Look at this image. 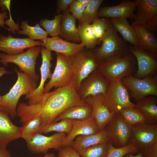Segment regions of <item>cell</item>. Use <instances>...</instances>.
Returning a JSON list of instances; mask_svg holds the SVG:
<instances>
[{
  "mask_svg": "<svg viewBox=\"0 0 157 157\" xmlns=\"http://www.w3.org/2000/svg\"><path fill=\"white\" fill-rule=\"evenodd\" d=\"M85 103L78 95L72 81L67 86L44 94L42 100L38 103L30 105L19 103L17 108V116L22 124L34 118H39L41 130L52 123L67 108Z\"/></svg>",
  "mask_w": 157,
  "mask_h": 157,
  "instance_id": "cell-1",
  "label": "cell"
},
{
  "mask_svg": "<svg viewBox=\"0 0 157 157\" xmlns=\"http://www.w3.org/2000/svg\"><path fill=\"white\" fill-rule=\"evenodd\" d=\"M17 80L9 91L2 96L0 110L7 113L13 118L17 116V104L23 95L33 92L37 88V81L27 74L14 69Z\"/></svg>",
  "mask_w": 157,
  "mask_h": 157,
  "instance_id": "cell-2",
  "label": "cell"
},
{
  "mask_svg": "<svg viewBox=\"0 0 157 157\" xmlns=\"http://www.w3.org/2000/svg\"><path fill=\"white\" fill-rule=\"evenodd\" d=\"M102 42L96 57L99 66L108 60L124 57L130 53L129 47L119 36L110 20Z\"/></svg>",
  "mask_w": 157,
  "mask_h": 157,
  "instance_id": "cell-3",
  "label": "cell"
},
{
  "mask_svg": "<svg viewBox=\"0 0 157 157\" xmlns=\"http://www.w3.org/2000/svg\"><path fill=\"white\" fill-rule=\"evenodd\" d=\"M137 66L136 58L130 52L124 57L108 60L99 65L97 68L103 77L110 81L121 80L132 75Z\"/></svg>",
  "mask_w": 157,
  "mask_h": 157,
  "instance_id": "cell-4",
  "label": "cell"
},
{
  "mask_svg": "<svg viewBox=\"0 0 157 157\" xmlns=\"http://www.w3.org/2000/svg\"><path fill=\"white\" fill-rule=\"evenodd\" d=\"M98 48L84 49L71 56L74 70L73 83L77 92L81 81L96 70L99 65L96 61Z\"/></svg>",
  "mask_w": 157,
  "mask_h": 157,
  "instance_id": "cell-5",
  "label": "cell"
},
{
  "mask_svg": "<svg viewBox=\"0 0 157 157\" xmlns=\"http://www.w3.org/2000/svg\"><path fill=\"white\" fill-rule=\"evenodd\" d=\"M56 62L54 72L49 82L44 86V93L56 89L69 85L73 80L74 70L70 56L56 53Z\"/></svg>",
  "mask_w": 157,
  "mask_h": 157,
  "instance_id": "cell-6",
  "label": "cell"
},
{
  "mask_svg": "<svg viewBox=\"0 0 157 157\" xmlns=\"http://www.w3.org/2000/svg\"><path fill=\"white\" fill-rule=\"evenodd\" d=\"M103 104L113 113L124 108L135 107V104L130 101L128 90L121 80L109 81Z\"/></svg>",
  "mask_w": 157,
  "mask_h": 157,
  "instance_id": "cell-7",
  "label": "cell"
},
{
  "mask_svg": "<svg viewBox=\"0 0 157 157\" xmlns=\"http://www.w3.org/2000/svg\"><path fill=\"white\" fill-rule=\"evenodd\" d=\"M40 49L39 46L33 47L26 51L15 55L0 53V63L6 66L9 63H14L18 66L20 71H22L37 81L39 77L35 72V67Z\"/></svg>",
  "mask_w": 157,
  "mask_h": 157,
  "instance_id": "cell-8",
  "label": "cell"
},
{
  "mask_svg": "<svg viewBox=\"0 0 157 157\" xmlns=\"http://www.w3.org/2000/svg\"><path fill=\"white\" fill-rule=\"evenodd\" d=\"M132 127L124 120L119 112L114 113L104 129L108 142L114 147H124L129 143Z\"/></svg>",
  "mask_w": 157,
  "mask_h": 157,
  "instance_id": "cell-9",
  "label": "cell"
},
{
  "mask_svg": "<svg viewBox=\"0 0 157 157\" xmlns=\"http://www.w3.org/2000/svg\"><path fill=\"white\" fill-rule=\"evenodd\" d=\"M121 81L136 102L149 95L157 97L156 76L140 79L132 75L122 78Z\"/></svg>",
  "mask_w": 157,
  "mask_h": 157,
  "instance_id": "cell-10",
  "label": "cell"
},
{
  "mask_svg": "<svg viewBox=\"0 0 157 157\" xmlns=\"http://www.w3.org/2000/svg\"><path fill=\"white\" fill-rule=\"evenodd\" d=\"M157 142V124H138L132 127L129 143L141 153L149 146Z\"/></svg>",
  "mask_w": 157,
  "mask_h": 157,
  "instance_id": "cell-11",
  "label": "cell"
},
{
  "mask_svg": "<svg viewBox=\"0 0 157 157\" xmlns=\"http://www.w3.org/2000/svg\"><path fill=\"white\" fill-rule=\"evenodd\" d=\"M137 13L131 25H142L150 31H156L157 26V0H136Z\"/></svg>",
  "mask_w": 157,
  "mask_h": 157,
  "instance_id": "cell-12",
  "label": "cell"
},
{
  "mask_svg": "<svg viewBox=\"0 0 157 157\" xmlns=\"http://www.w3.org/2000/svg\"><path fill=\"white\" fill-rule=\"evenodd\" d=\"M137 61L136 78L142 79L154 75L157 71V56L139 47H129Z\"/></svg>",
  "mask_w": 157,
  "mask_h": 157,
  "instance_id": "cell-13",
  "label": "cell"
},
{
  "mask_svg": "<svg viewBox=\"0 0 157 157\" xmlns=\"http://www.w3.org/2000/svg\"><path fill=\"white\" fill-rule=\"evenodd\" d=\"M67 135L64 133H57L47 136L38 133L26 142V146L31 152L34 154H46L52 148L59 150L63 147V142Z\"/></svg>",
  "mask_w": 157,
  "mask_h": 157,
  "instance_id": "cell-14",
  "label": "cell"
},
{
  "mask_svg": "<svg viewBox=\"0 0 157 157\" xmlns=\"http://www.w3.org/2000/svg\"><path fill=\"white\" fill-rule=\"evenodd\" d=\"M40 52L41 53L42 63L40 68L41 80L38 87L33 92L25 95V99L28 100V105L34 104L40 102L44 94L45 83L48 78H50L52 74L50 68L52 66L51 61L53 58L51 51L41 46Z\"/></svg>",
  "mask_w": 157,
  "mask_h": 157,
  "instance_id": "cell-15",
  "label": "cell"
},
{
  "mask_svg": "<svg viewBox=\"0 0 157 157\" xmlns=\"http://www.w3.org/2000/svg\"><path fill=\"white\" fill-rule=\"evenodd\" d=\"M109 81L105 78L98 68L81 82L77 93L83 100L88 97L106 94Z\"/></svg>",
  "mask_w": 157,
  "mask_h": 157,
  "instance_id": "cell-16",
  "label": "cell"
},
{
  "mask_svg": "<svg viewBox=\"0 0 157 157\" xmlns=\"http://www.w3.org/2000/svg\"><path fill=\"white\" fill-rule=\"evenodd\" d=\"M43 42L32 40L29 38H19L8 35H0V51L9 55H15L24 52V50L30 47L42 45Z\"/></svg>",
  "mask_w": 157,
  "mask_h": 157,
  "instance_id": "cell-17",
  "label": "cell"
},
{
  "mask_svg": "<svg viewBox=\"0 0 157 157\" xmlns=\"http://www.w3.org/2000/svg\"><path fill=\"white\" fill-rule=\"evenodd\" d=\"M100 131L96 120L92 117L83 120L74 119L70 132L63 141V147L70 146L75 138L79 135L95 134Z\"/></svg>",
  "mask_w": 157,
  "mask_h": 157,
  "instance_id": "cell-18",
  "label": "cell"
},
{
  "mask_svg": "<svg viewBox=\"0 0 157 157\" xmlns=\"http://www.w3.org/2000/svg\"><path fill=\"white\" fill-rule=\"evenodd\" d=\"M104 94L90 96L84 100L91 106L92 117L96 120L100 131L103 129L114 113H110L103 104Z\"/></svg>",
  "mask_w": 157,
  "mask_h": 157,
  "instance_id": "cell-19",
  "label": "cell"
},
{
  "mask_svg": "<svg viewBox=\"0 0 157 157\" xmlns=\"http://www.w3.org/2000/svg\"><path fill=\"white\" fill-rule=\"evenodd\" d=\"M136 8L135 0H123L117 5L100 8L98 17L132 19Z\"/></svg>",
  "mask_w": 157,
  "mask_h": 157,
  "instance_id": "cell-20",
  "label": "cell"
},
{
  "mask_svg": "<svg viewBox=\"0 0 157 157\" xmlns=\"http://www.w3.org/2000/svg\"><path fill=\"white\" fill-rule=\"evenodd\" d=\"M42 42L41 46L48 50L68 56H72L85 48L84 45L81 43L76 44L71 42L62 39L59 36L47 37Z\"/></svg>",
  "mask_w": 157,
  "mask_h": 157,
  "instance_id": "cell-21",
  "label": "cell"
},
{
  "mask_svg": "<svg viewBox=\"0 0 157 157\" xmlns=\"http://www.w3.org/2000/svg\"><path fill=\"white\" fill-rule=\"evenodd\" d=\"M22 127L14 124L9 115L0 110V146L6 148L12 141L21 138Z\"/></svg>",
  "mask_w": 157,
  "mask_h": 157,
  "instance_id": "cell-22",
  "label": "cell"
},
{
  "mask_svg": "<svg viewBox=\"0 0 157 157\" xmlns=\"http://www.w3.org/2000/svg\"><path fill=\"white\" fill-rule=\"evenodd\" d=\"M62 15L59 37L69 42H81L76 25V18L69 12V8L63 11Z\"/></svg>",
  "mask_w": 157,
  "mask_h": 157,
  "instance_id": "cell-23",
  "label": "cell"
},
{
  "mask_svg": "<svg viewBox=\"0 0 157 157\" xmlns=\"http://www.w3.org/2000/svg\"><path fill=\"white\" fill-rule=\"evenodd\" d=\"M135 107L144 117L145 123L157 124V99L155 97H147L137 102Z\"/></svg>",
  "mask_w": 157,
  "mask_h": 157,
  "instance_id": "cell-24",
  "label": "cell"
},
{
  "mask_svg": "<svg viewBox=\"0 0 157 157\" xmlns=\"http://www.w3.org/2000/svg\"><path fill=\"white\" fill-rule=\"evenodd\" d=\"M108 142L106 133L103 129L95 134L77 136L70 146L79 151L94 145Z\"/></svg>",
  "mask_w": 157,
  "mask_h": 157,
  "instance_id": "cell-25",
  "label": "cell"
},
{
  "mask_svg": "<svg viewBox=\"0 0 157 157\" xmlns=\"http://www.w3.org/2000/svg\"><path fill=\"white\" fill-rule=\"evenodd\" d=\"M110 20L115 30L120 34L125 41L131 44L133 46L138 47L134 27L129 23L127 19L111 18Z\"/></svg>",
  "mask_w": 157,
  "mask_h": 157,
  "instance_id": "cell-26",
  "label": "cell"
},
{
  "mask_svg": "<svg viewBox=\"0 0 157 157\" xmlns=\"http://www.w3.org/2000/svg\"><path fill=\"white\" fill-rule=\"evenodd\" d=\"M92 114V107L85 102L83 104L74 106L67 108L56 118L52 122H57L65 119L85 120L91 117Z\"/></svg>",
  "mask_w": 157,
  "mask_h": 157,
  "instance_id": "cell-27",
  "label": "cell"
},
{
  "mask_svg": "<svg viewBox=\"0 0 157 157\" xmlns=\"http://www.w3.org/2000/svg\"><path fill=\"white\" fill-rule=\"evenodd\" d=\"M133 26L138 41V47L153 53H157V39L151 32L142 25Z\"/></svg>",
  "mask_w": 157,
  "mask_h": 157,
  "instance_id": "cell-28",
  "label": "cell"
},
{
  "mask_svg": "<svg viewBox=\"0 0 157 157\" xmlns=\"http://www.w3.org/2000/svg\"><path fill=\"white\" fill-rule=\"evenodd\" d=\"M77 29L81 43L84 45L85 49H93L100 43L94 32L91 24L80 22Z\"/></svg>",
  "mask_w": 157,
  "mask_h": 157,
  "instance_id": "cell-29",
  "label": "cell"
},
{
  "mask_svg": "<svg viewBox=\"0 0 157 157\" xmlns=\"http://www.w3.org/2000/svg\"><path fill=\"white\" fill-rule=\"evenodd\" d=\"M28 22L27 20L21 22L20 28L22 30L17 31L18 34L26 35L32 40H38L42 42L47 38L49 35L41 28L39 24L36 23L35 26H32L28 24Z\"/></svg>",
  "mask_w": 157,
  "mask_h": 157,
  "instance_id": "cell-30",
  "label": "cell"
},
{
  "mask_svg": "<svg viewBox=\"0 0 157 157\" xmlns=\"http://www.w3.org/2000/svg\"><path fill=\"white\" fill-rule=\"evenodd\" d=\"M119 112L125 122L131 126L138 124L145 123L144 117L135 107L124 108Z\"/></svg>",
  "mask_w": 157,
  "mask_h": 157,
  "instance_id": "cell-31",
  "label": "cell"
},
{
  "mask_svg": "<svg viewBox=\"0 0 157 157\" xmlns=\"http://www.w3.org/2000/svg\"><path fill=\"white\" fill-rule=\"evenodd\" d=\"M74 119H63L56 122H52L44 127L40 131L41 133H47L54 131L58 133H64L68 134L70 132Z\"/></svg>",
  "mask_w": 157,
  "mask_h": 157,
  "instance_id": "cell-32",
  "label": "cell"
},
{
  "mask_svg": "<svg viewBox=\"0 0 157 157\" xmlns=\"http://www.w3.org/2000/svg\"><path fill=\"white\" fill-rule=\"evenodd\" d=\"M41 129L40 119L35 118L22 124L21 138L26 142L30 141L35 135L39 133Z\"/></svg>",
  "mask_w": 157,
  "mask_h": 157,
  "instance_id": "cell-33",
  "label": "cell"
},
{
  "mask_svg": "<svg viewBox=\"0 0 157 157\" xmlns=\"http://www.w3.org/2000/svg\"><path fill=\"white\" fill-rule=\"evenodd\" d=\"M62 14L55 15L53 19H42L39 24L42 27L49 35L52 37L59 36L61 27Z\"/></svg>",
  "mask_w": 157,
  "mask_h": 157,
  "instance_id": "cell-34",
  "label": "cell"
},
{
  "mask_svg": "<svg viewBox=\"0 0 157 157\" xmlns=\"http://www.w3.org/2000/svg\"><path fill=\"white\" fill-rule=\"evenodd\" d=\"M108 142L94 145L78 152L81 157H106L108 151Z\"/></svg>",
  "mask_w": 157,
  "mask_h": 157,
  "instance_id": "cell-35",
  "label": "cell"
},
{
  "mask_svg": "<svg viewBox=\"0 0 157 157\" xmlns=\"http://www.w3.org/2000/svg\"><path fill=\"white\" fill-rule=\"evenodd\" d=\"M104 0H92L90 5L86 8L82 17L79 22H85L91 24L98 15L100 6Z\"/></svg>",
  "mask_w": 157,
  "mask_h": 157,
  "instance_id": "cell-36",
  "label": "cell"
},
{
  "mask_svg": "<svg viewBox=\"0 0 157 157\" xmlns=\"http://www.w3.org/2000/svg\"><path fill=\"white\" fill-rule=\"evenodd\" d=\"M108 151L106 157H123L130 153H137V150L131 144H129L123 147L117 148L108 143Z\"/></svg>",
  "mask_w": 157,
  "mask_h": 157,
  "instance_id": "cell-37",
  "label": "cell"
},
{
  "mask_svg": "<svg viewBox=\"0 0 157 157\" xmlns=\"http://www.w3.org/2000/svg\"><path fill=\"white\" fill-rule=\"evenodd\" d=\"M109 21V20L104 18L97 17L94 19L91 24L96 37L100 42H102Z\"/></svg>",
  "mask_w": 157,
  "mask_h": 157,
  "instance_id": "cell-38",
  "label": "cell"
},
{
  "mask_svg": "<svg viewBox=\"0 0 157 157\" xmlns=\"http://www.w3.org/2000/svg\"><path fill=\"white\" fill-rule=\"evenodd\" d=\"M85 9V8L77 0H74L69 8V12L79 21L81 19Z\"/></svg>",
  "mask_w": 157,
  "mask_h": 157,
  "instance_id": "cell-39",
  "label": "cell"
},
{
  "mask_svg": "<svg viewBox=\"0 0 157 157\" xmlns=\"http://www.w3.org/2000/svg\"><path fill=\"white\" fill-rule=\"evenodd\" d=\"M58 157H81L79 152L71 146L65 147L59 150Z\"/></svg>",
  "mask_w": 157,
  "mask_h": 157,
  "instance_id": "cell-40",
  "label": "cell"
},
{
  "mask_svg": "<svg viewBox=\"0 0 157 157\" xmlns=\"http://www.w3.org/2000/svg\"><path fill=\"white\" fill-rule=\"evenodd\" d=\"M140 154L143 157H157V142L149 146Z\"/></svg>",
  "mask_w": 157,
  "mask_h": 157,
  "instance_id": "cell-41",
  "label": "cell"
},
{
  "mask_svg": "<svg viewBox=\"0 0 157 157\" xmlns=\"http://www.w3.org/2000/svg\"><path fill=\"white\" fill-rule=\"evenodd\" d=\"M74 0H58L57 1L56 13L59 14L62 11H64L68 8V7Z\"/></svg>",
  "mask_w": 157,
  "mask_h": 157,
  "instance_id": "cell-42",
  "label": "cell"
},
{
  "mask_svg": "<svg viewBox=\"0 0 157 157\" xmlns=\"http://www.w3.org/2000/svg\"><path fill=\"white\" fill-rule=\"evenodd\" d=\"M5 20L6 24L9 27V29L14 34L16 33L15 31L17 32L20 30L18 21L17 24H15L14 21H11L7 19Z\"/></svg>",
  "mask_w": 157,
  "mask_h": 157,
  "instance_id": "cell-43",
  "label": "cell"
},
{
  "mask_svg": "<svg viewBox=\"0 0 157 157\" xmlns=\"http://www.w3.org/2000/svg\"><path fill=\"white\" fill-rule=\"evenodd\" d=\"M8 18L7 12L0 13V26L11 32V31L9 28L6 27L4 25V24H6L4 19H7Z\"/></svg>",
  "mask_w": 157,
  "mask_h": 157,
  "instance_id": "cell-44",
  "label": "cell"
},
{
  "mask_svg": "<svg viewBox=\"0 0 157 157\" xmlns=\"http://www.w3.org/2000/svg\"><path fill=\"white\" fill-rule=\"evenodd\" d=\"M11 154L6 148L0 146V157H11Z\"/></svg>",
  "mask_w": 157,
  "mask_h": 157,
  "instance_id": "cell-45",
  "label": "cell"
},
{
  "mask_svg": "<svg viewBox=\"0 0 157 157\" xmlns=\"http://www.w3.org/2000/svg\"><path fill=\"white\" fill-rule=\"evenodd\" d=\"M0 7L1 13L7 12L8 10L4 2V0H0Z\"/></svg>",
  "mask_w": 157,
  "mask_h": 157,
  "instance_id": "cell-46",
  "label": "cell"
},
{
  "mask_svg": "<svg viewBox=\"0 0 157 157\" xmlns=\"http://www.w3.org/2000/svg\"><path fill=\"white\" fill-rule=\"evenodd\" d=\"M77 1L86 8L90 5L92 0H77Z\"/></svg>",
  "mask_w": 157,
  "mask_h": 157,
  "instance_id": "cell-47",
  "label": "cell"
},
{
  "mask_svg": "<svg viewBox=\"0 0 157 157\" xmlns=\"http://www.w3.org/2000/svg\"><path fill=\"white\" fill-rule=\"evenodd\" d=\"M134 153H130L128 154L123 157H143L141 154L139 153H138L136 155H134Z\"/></svg>",
  "mask_w": 157,
  "mask_h": 157,
  "instance_id": "cell-48",
  "label": "cell"
},
{
  "mask_svg": "<svg viewBox=\"0 0 157 157\" xmlns=\"http://www.w3.org/2000/svg\"><path fill=\"white\" fill-rule=\"evenodd\" d=\"M10 72L6 70L4 67H1L0 66V77L5 74H8Z\"/></svg>",
  "mask_w": 157,
  "mask_h": 157,
  "instance_id": "cell-49",
  "label": "cell"
},
{
  "mask_svg": "<svg viewBox=\"0 0 157 157\" xmlns=\"http://www.w3.org/2000/svg\"><path fill=\"white\" fill-rule=\"evenodd\" d=\"M42 157H56L55 154L53 153L45 154V155Z\"/></svg>",
  "mask_w": 157,
  "mask_h": 157,
  "instance_id": "cell-50",
  "label": "cell"
},
{
  "mask_svg": "<svg viewBox=\"0 0 157 157\" xmlns=\"http://www.w3.org/2000/svg\"><path fill=\"white\" fill-rule=\"evenodd\" d=\"M2 99V96L0 95V106L1 103V101Z\"/></svg>",
  "mask_w": 157,
  "mask_h": 157,
  "instance_id": "cell-51",
  "label": "cell"
},
{
  "mask_svg": "<svg viewBox=\"0 0 157 157\" xmlns=\"http://www.w3.org/2000/svg\"><path fill=\"white\" fill-rule=\"evenodd\" d=\"M19 157L18 156H16V157Z\"/></svg>",
  "mask_w": 157,
  "mask_h": 157,
  "instance_id": "cell-52",
  "label": "cell"
}]
</instances>
